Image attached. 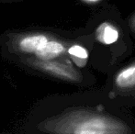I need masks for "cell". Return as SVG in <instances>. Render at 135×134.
I'll list each match as a JSON object with an SVG mask.
<instances>
[{
    "mask_svg": "<svg viewBox=\"0 0 135 134\" xmlns=\"http://www.w3.org/2000/svg\"><path fill=\"white\" fill-rule=\"evenodd\" d=\"M97 39L104 44H112L119 38V32L111 24L105 22L97 29Z\"/></svg>",
    "mask_w": 135,
    "mask_h": 134,
    "instance_id": "1",
    "label": "cell"
},
{
    "mask_svg": "<svg viewBox=\"0 0 135 134\" xmlns=\"http://www.w3.org/2000/svg\"><path fill=\"white\" fill-rule=\"evenodd\" d=\"M116 86L120 88L135 86V66H131L119 72L116 77Z\"/></svg>",
    "mask_w": 135,
    "mask_h": 134,
    "instance_id": "2",
    "label": "cell"
},
{
    "mask_svg": "<svg viewBox=\"0 0 135 134\" xmlns=\"http://www.w3.org/2000/svg\"><path fill=\"white\" fill-rule=\"evenodd\" d=\"M69 53L75 65L78 67L85 66L86 59L88 57V52L84 47L78 44H73L69 48Z\"/></svg>",
    "mask_w": 135,
    "mask_h": 134,
    "instance_id": "3",
    "label": "cell"
},
{
    "mask_svg": "<svg viewBox=\"0 0 135 134\" xmlns=\"http://www.w3.org/2000/svg\"><path fill=\"white\" fill-rule=\"evenodd\" d=\"M25 0H0V4H17Z\"/></svg>",
    "mask_w": 135,
    "mask_h": 134,
    "instance_id": "4",
    "label": "cell"
},
{
    "mask_svg": "<svg viewBox=\"0 0 135 134\" xmlns=\"http://www.w3.org/2000/svg\"><path fill=\"white\" fill-rule=\"evenodd\" d=\"M87 1H91V2H94V1H98V0H87Z\"/></svg>",
    "mask_w": 135,
    "mask_h": 134,
    "instance_id": "5",
    "label": "cell"
}]
</instances>
